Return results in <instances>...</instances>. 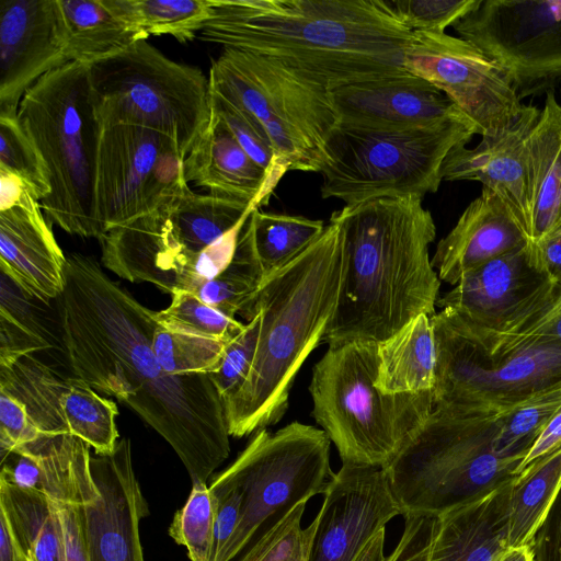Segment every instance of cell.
I'll return each instance as SVG.
<instances>
[{"instance_id": "obj_45", "label": "cell", "mask_w": 561, "mask_h": 561, "mask_svg": "<svg viewBox=\"0 0 561 561\" xmlns=\"http://www.w3.org/2000/svg\"><path fill=\"white\" fill-rule=\"evenodd\" d=\"M495 332L518 342L561 345V290Z\"/></svg>"}, {"instance_id": "obj_37", "label": "cell", "mask_w": 561, "mask_h": 561, "mask_svg": "<svg viewBox=\"0 0 561 561\" xmlns=\"http://www.w3.org/2000/svg\"><path fill=\"white\" fill-rule=\"evenodd\" d=\"M247 222V221H245ZM265 278L245 224L241 230L233 259L214 279L196 289L205 304L236 317L257 291Z\"/></svg>"}, {"instance_id": "obj_14", "label": "cell", "mask_w": 561, "mask_h": 561, "mask_svg": "<svg viewBox=\"0 0 561 561\" xmlns=\"http://www.w3.org/2000/svg\"><path fill=\"white\" fill-rule=\"evenodd\" d=\"M183 160L176 142L161 131L135 124L100 125L93 191L99 239L188 184Z\"/></svg>"}, {"instance_id": "obj_58", "label": "cell", "mask_w": 561, "mask_h": 561, "mask_svg": "<svg viewBox=\"0 0 561 561\" xmlns=\"http://www.w3.org/2000/svg\"><path fill=\"white\" fill-rule=\"evenodd\" d=\"M26 561H36V560L27 556V560Z\"/></svg>"}, {"instance_id": "obj_41", "label": "cell", "mask_w": 561, "mask_h": 561, "mask_svg": "<svg viewBox=\"0 0 561 561\" xmlns=\"http://www.w3.org/2000/svg\"><path fill=\"white\" fill-rule=\"evenodd\" d=\"M216 515L217 500L208 483H192L185 504L169 527L170 537L186 548L191 561H208Z\"/></svg>"}, {"instance_id": "obj_24", "label": "cell", "mask_w": 561, "mask_h": 561, "mask_svg": "<svg viewBox=\"0 0 561 561\" xmlns=\"http://www.w3.org/2000/svg\"><path fill=\"white\" fill-rule=\"evenodd\" d=\"M26 447L38 459L43 491L58 523L61 561H90L85 508L98 492L90 468L91 447L72 435L44 437Z\"/></svg>"}, {"instance_id": "obj_16", "label": "cell", "mask_w": 561, "mask_h": 561, "mask_svg": "<svg viewBox=\"0 0 561 561\" xmlns=\"http://www.w3.org/2000/svg\"><path fill=\"white\" fill-rule=\"evenodd\" d=\"M404 68L443 92L476 126L478 135L507 128L524 104L506 70L472 43L438 32H413Z\"/></svg>"}, {"instance_id": "obj_54", "label": "cell", "mask_w": 561, "mask_h": 561, "mask_svg": "<svg viewBox=\"0 0 561 561\" xmlns=\"http://www.w3.org/2000/svg\"><path fill=\"white\" fill-rule=\"evenodd\" d=\"M533 247L541 266L552 279L556 288L561 290V228Z\"/></svg>"}, {"instance_id": "obj_50", "label": "cell", "mask_w": 561, "mask_h": 561, "mask_svg": "<svg viewBox=\"0 0 561 561\" xmlns=\"http://www.w3.org/2000/svg\"><path fill=\"white\" fill-rule=\"evenodd\" d=\"M51 345L13 319L0 311V366H10L19 359Z\"/></svg>"}, {"instance_id": "obj_32", "label": "cell", "mask_w": 561, "mask_h": 561, "mask_svg": "<svg viewBox=\"0 0 561 561\" xmlns=\"http://www.w3.org/2000/svg\"><path fill=\"white\" fill-rule=\"evenodd\" d=\"M0 513L28 557L36 561H61L58 523L44 491L0 477Z\"/></svg>"}, {"instance_id": "obj_15", "label": "cell", "mask_w": 561, "mask_h": 561, "mask_svg": "<svg viewBox=\"0 0 561 561\" xmlns=\"http://www.w3.org/2000/svg\"><path fill=\"white\" fill-rule=\"evenodd\" d=\"M453 27L506 70L520 100L561 87V0H481Z\"/></svg>"}, {"instance_id": "obj_4", "label": "cell", "mask_w": 561, "mask_h": 561, "mask_svg": "<svg viewBox=\"0 0 561 561\" xmlns=\"http://www.w3.org/2000/svg\"><path fill=\"white\" fill-rule=\"evenodd\" d=\"M343 236L331 216L300 254L264 278L239 316H260L251 370L224 401L229 435L241 438L278 422L300 367L324 339L342 278Z\"/></svg>"}, {"instance_id": "obj_18", "label": "cell", "mask_w": 561, "mask_h": 561, "mask_svg": "<svg viewBox=\"0 0 561 561\" xmlns=\"http://www.w3.org/2000/svg\"><path fill=\"white\" fill-rule=\"evenodd\" d=\"M322 506L304 529L306 561H355L397 515H403L385 468L343 463Z\"/></svg>"}, {"instance_id": "obj_22", "label": "cell", "mask_w": 561, "mask_h": 561, "mask_svg": "<svg viewBox=\"0 0 561 561\" xmlns=\"http://www.w3.org/2000/svg\"><path fill=\"white\" fill-rule=\"evenodd\" d=\"M540 110L524 105L515 121L495 136H482L473 148L458 145L442 170L445 181H477L507 207L529 240L530 195L528 139Z\"/></svg>"}, {"instance_id": "obj_7", "label": "cell", "mask_w": 561, "mask_h": 561, "mask_svg": "<svg viewBox=\"0 0 561 561\" xmlns=\"http://www.w3.org/2000/svg\"><path fill=\"white\" fill-rule=\"evenodd\" d=\"M19 122L44 159L50 195L46 219L67 233L96 238L93 191L100 124L88 65L68 62L39 78L22 96Z\"/></svg>"}, {"instance_id": "obj_13", "label": "cell", "mask_w": 561, "mask_h": 561, "mask_svg": "<svg viewBox=\"0 0 561 561\" xmlns=\"http://www.w3.org/2000/svg\"><path fill=\"white\" fill-rule=\"evenodd\" d=\"M217 240L194 204L176 194L99 239L105 268L128 282H148L170 295L175 290L195 293L209 280L203 251Z\"/></svg>"}, {"instance_id": "obj_19", "label": "cell", "mask_w": 561, "mask_h": 561, "mask_svg": "<svg viewBox=\"0 0 561 561\" xmlns=\"http://www.w3.org/2000/svg\"><path fill=\"white\" fill-rule=\"evenodd\" d=\"M552 279L530 242L463 274L436 306L497 331L554 295Z\"/></svg>"}, {"instance_id": "obj_53", "label": "cell", "mask_w": 561, "mask_h": 561, "mask_svg": "<svg viewBox=\"0 0 561 561\" xmlns=\"http://www.w3.org/2000/svg\"><path fill=\"white\" fill-rule=\"evenodd\" d=\"M0 210L39 203L30 186L21 178L3 169H0Z\"/></svg>"}, {"instance_id": "obj_8", "label": "cell", "mask_w": 561, "mask_h": 561, "mask_svg": "<svg viewBox=\"0 0 561 561\" xmlns=\"http://www.w3.org/2000/svg\"><path fill=\"white\" fill-rule=\"evenodd\" d=\"M436 367L434 409L504 411L561 382V345L518 342L449 308L431 317Z\"/></svg>"}, {"instance_id": "obj_12", "label": "cell", "mask_w": 561, "mask_h": 561, "mask_svg": "<svg viewBox=\"0 0 561 561\" xmlns=\"http://www.w3.org/2000/svg\"><path fill=\"white\" fill-rule=\"evenodd\" d=\"M100 125L135 124L161 131L190 153L210 121L208 78L140 39L88 65Z\"/></svg>"}, {"instance_id": "obj_51", "label": "cell", "mask_w": 561, "mask_h": 561, "mask_svg": "<svg viewBox=\"0 0 561 561\" xmlns=\"http://www.w3.org/2000/svg\"><path fill=\"white\" fill-rule=\"evenodd\" d=\"M531 546L535 561H561V488L537 529Z\"/></svg>"}, {"instance_id": "obj_25", "label": "cell", "mask_w": 561, "mask_h": 561, "mask_svg": "<svg viewBox=\"0 0 561 561\" xmlns=\"http://www.w3.org/2000/svg\"><path fill=\"white\" fill-rule=\"evenodd\" d=\"M67 255L58 245L41 204L0 210V272L42 301L66 287Z\"/></svg>"}, {"instance_id": "obj_11", "label": "cell", "mask_w": 561, "mask_h": 561, "mask_svg": "<svg viewBox=\"0 0 561 561\" xmlns=\"http://www.w3.org/2000/svg\"><path fill=\"white\" fill-rule=\"evenodd\" d=\"M478 135L470 121L415 128H366L340 124L321 170L322 198L345 205L389 196L436 193L443 164L458 145Z\"/></svg>"}, {"instance_id": "obj_6", "label": "cell", "mask_w": 561, "mask_h": 561, "mask_svg": "<svg viewBox=\"0 0 561 561\" xmlns=\"http://www.w3.org/2000/svg\"><path fill=\"white\" fill-rule=\"evenodd\" d=\"M501 412L432 411L385 467L403 516H439L516 478L520 460L494 449Z\"/></svg>"}, {"instance_id": "obj_35", "label": "cell", "mask_w": 561, "mask_h": 561, "mask_svg": "<svg viewBox=\"0 0 561 561\" xmlns=\"http://www.w3.org/2000/svg\"><path fill=\"white\" fill-rule=\"evenodd\" d=\"M265 277L300 254L325 225L302 216L252 210L245 222Z\"/></svg>"}, {"instance_id": "obj_21", "label": "cell", "mask_w": 561, "mask_h": 561, "mask_svg": "<svg viewBox=\"0 0 561 561\" xmlns=\"http://www.w3.org/2000/svg\"><path fill=\"white\" fill-rule=\"evenodd\" d=\"M68 62L58 0L0 2V112H18L39 78Z\"/></svg>"}, {"instance_id": "obj_42", "label": "cell", "mask_w": 561, "mask_h": 561, "mask_svg": "<svg viewBox=\"0 0 561 561\" xmlns=\"http://www.w3.org/2000/svg\"><path fill=\"white\" fill-rule=\"evenodd\" d=\"M210 110L228 127L242 149L278 184L287 169L278 160L271 139L247 112L209 89Z\"/></svg>"}, {"instance_id": "obj_44", "label": "cell", "mask_w": 561, "mask_h": 561, "mask_svg": "<svg viewBox=\"0 0 561 561\" xmlns=\"http://www.w3.org/2000/svg\"><path fill=\"white\" fill-rule=\"evenodd\" d=\"M481 0H390L396 13L412 32L444 33L473 11Z\"/></svg>"}, {"instance_id": "obj_10", "label": "cell", "mask_w": 561, "mask_h": 561, "mask_svg": "<svg viewBox=\"0 0 561 561\" xmlns=\"http://www.w3.org/2000/svg\"><path fill=\"white\" fill-rule=\"evenodd\" d=\"M331 440L312 425L291 422L255 432L221 473L241 493L237 527L217 561H244L301 503L323 494L334 472Z\"/></svg>"}, {"instance_id": "obj_27", "label": "cell", "mask_w": 561, "mask_h": 561, "mask_svg": "<svg viewBox=\"0 0 561 561\" xmlns=\"http://www.w3.org/2000/svg\"><path fill=\"white\" fill-rule=\"evenodd\" d=\"M183 173L187 183L253 208L266 205L277 186L211 110L206 130L183 160Z\"/></svg>"}, {"instance_id": "obj_34", "label": "cell", "mask_w": 561, "mask_h": 561, "mask_svg": "<svg viewBox=\"0 0 561 561\" xmlns=\"http://www.w3.org/2000/svg\"><path fill=\"white\" fill-rule=\"evenodd\" d=\"M134 31L170 35L187 43L201 33L210 16V0H102Z\"/></svg>"}, {"instance_id": "obj_39", "label": "cell", "mask_w": 561, "mask_h": 561, "mask_svg": "<svg viewBox=\"0 0 561 561\" xmlns=\"http://www.w3.org/2000/svg\"><path fill=\"white\" fill-rule=\"evenodd\" d=\"M158 323L169 330L229 342L244 328L236 317L202 301L195 294L175 290L171 304L156 311Z\"/></svg>"}, {"instance_id": "obj_26", "label": "cell", "mask_w": 561, "mask_h": 561, "mask_svg": "<svg viewBox=\"0 0 561 561\" xmlns=\"http://www.w3.org/2000/svg\"><path fill=\"white\" fill-rule=\"evenodd\" d=\"M529 242L504 203L482 187L432 259L438 277L456 285L463 274Z\"/></svg>"}, {"instance_id": "obj_30", "label": "cell", "mask_w": 561, "mask_h": 561, "mask_svg": "<svg viewBox=\"0 0 561 561\" xmlns=\"http://www.w3.org/2000/svg\"><path fill=\"white\" fill-rule=\"evenodd\" d=\"M436 350L431 317L421 313L378 343L375 386L383 394L433 393Z\"/></svg>"}, {"instance_id": "obj_38", "label": "cell", "mask_w": 561, "mask_h": 561, "mask_svg": "<svg viewBox=\"0 0 561 561\" xmlns=\"http://www.w3.org/2000/svg\"><path fill=\"white\" fill-rule=\"evenodd\" d=\"M228 342L165 329L158 324L152 350L161 367L171 375H209L220 364Z\"/></svg>"}, {"instance_id": "obj_28", "label": "cell", "mask_w": 561, "mask_h": 561, "mask_svg": "<svg viewBox=\"0 0 561 561\" xmlns=\"http://www.w3.org/2000/svg\"><path fill=\"white\" fill-rule=\"evenodd\" d=\"M513 481L437 516L430 561H497L510 548Z\"/></svg>"}, {"instance_id": "obj_31", "label": "cell", "mask_w": 561, "mask_h": 561, "mask_svg": "<svg viewBox=\"0 0 561 561\" xmlns=\"http://www.w3.org/2000/svg\"><path fill=\"white\" fill-rule=\"evenodd\" d=\"M69 62L90 65L148 37L119 20L102 0H58Z\"/></svg>"}, {"instance_id": "obj_17", "label": "cell", "mask_w": 561, "mask_h": 561, "mask_svg": "<svg viewBox=\"0 0 561 561\" xmlns=\"http://www.w3.org/2000/svg\"><path fill=\"white\" fill-rule=\"evenodd\" d=\"M0 389L24 404L43 437L72 435L93 448L95 455L113 453L119 440L116 403L34 354L0 366Z\"/></svg>"}, {"instance_id": "obj_5", "label": "cell", "mask_w": 561, "mask_h": 561, "mask_svg": "<svg viewBox=\"0 0 561 561\" xmlns=\"http://www.w3.org/2000/svg\"><path fill=\"white\" fill-rule=\"evenodd\" d=\"M378 343L331 345L312 369V416L342 463L387 467L434 410L433 393L383 394Z\"/></svg>"}, {"instance_id": "obj_52", "label": "cell", "mask_w": 561, "mask_h": 561, "mask_svg": "<svg viewBox=\"0 0 561 561\" xmlns=\"http://www.w3.org/2000/svg\"><path fill=\"white\" fill-rule=\"evenodd\" d=\"M561 447V407L546 425L531 448L519 463L516 474Z\"/></svg>"}, {"instance_id": "obj_2", "label": "cell", "mask_w": 561, "mask_h": 561, "mask_svg": "<svg viewBox=\"0 0 561 561\" xmlns=\"http://www.w3.org/2000/svg\"><path fill=\"white\" fill-rule=\"evenodd\" d=\"M199 38L280 61L330 90L410 75L390 0H210Z\"/></svg>"}, {"instance_id": "obj_9", "label": "cell", "mask_w": 561, "mask_h": 561, "mask_svg": "<svg viewBox=\"0 0 561 561\" xmlns=\"http://www.w3.org/2000/svg\"><path fill=\"white\" fill-rule=\"evenodd\" d=\"M209 89L255 118L287 171L321 172L340 125L331 90L278 60L224 48Z\"/></svg>"}, {"instance_id": "obj_57", "label": "cell", "mask_w": 561, "mask_h": 561, "mask_svg": "<svg viewBox=\"0 0 561 561\" xmlns=\"http://www.w3.org/2000/svg\"><path fill=\"white\" fill-rule=\"evenodd\" d=\"M497 561H535L533 546L510 547Z\"/></svg>"}, {"instance_id": "obj_59", "label": "cell", "mask_w": 561, "mask_h": 561, "mask_svg": "<svg viewBox=\"0 0 561 561\" xmlns=\"http://www.w3.org/2000/svg\"><path fill=\"white\" fill-rule=\"evenodd\" d=\"M560 105H561V87H560Z\"/></svg>"}, {"instance_id": "obj_1", "label": "cell", "mask_w": 561, "mask_h": 561, "mask_svg": "<svg viewBox=\"0 0 561 561\" xmlns=\"http://www.w3.org/2000/svg\"><path fill=\"white\" fill-rule=\"evenodd\" d=\"M55 301L72 375L135 411L172 447L192 483H208L230 454L224 401L209 375L161 367L151 344L156 311L91 255H67L66 287Z\"/></svg>"}, {"instance_id": "obj_49", "label": "cell", "mask_w": 561, "mask_h": 561, "mask_svg": "<svg viewBox=\"0 0 561 561\" xmlns=\"http://www.w3.org/2000/svg\"><path fill=\"white\" fill-rule=\"evenodd\" d=\"M404 518L397 547L382 561H430L437 516L410 514Z\"/></svg>"}, {"instance_id": "obj_40", "label": "cell", "mask_w": 561, "mask_h": 561, "mask_svg": "<svg viewBox=\"0 0 561 561\" xmlns=\"http://www.w3.org/2000/svg\"><path fill=\"white\" fill-rule=\"evenodd\" d=\"M0 169L21 178L39 203L51 193L47 165L22 128L18 112H0Z\"/></svg>"}, {"instance_id": "obj_47", "label": "cell", "mask_w": 561, "mask_h": 561, "mask_svg": "<svg viewBox=\"0 0 561 561\" xmlns=\"http://www.w3.org/2000/svg\"><path fill=\"white\" fill-rule=\"evenodd\" d=\"M209 480V490L217 500V515L208 561H217L237 527L241 507V493L239 488L221 472Z\"/></svg>"}, {"instance_id": "obj_46", "label": "cell", "mask_w": 561, "mask_h": 561, "mask_svg": "<svg viewBox=\"0 0 561 561\" xmlns=\"http://www.w3.org/2000/svg\"><path fill=\"white\" fill-rule=\"evenodd\" d=\"M305 507L306 503L296 506L244 561H306L305 535L300 526Z\"/></svg>"}, {"instance_id": "obj_56", "label": "cell", "mask_w": 561, "mask_h": 561, "mask_svg": "<svg viewBox=\"0 0 561 561\" xmlns=\"http://www.w3.org/2000/svg\"><path fill=\"white\" fill-rule=\"evenodd\" d=\"M386 528L380 530L363 549L355 561H382Z\"/></svg>"}, {"instance_id": "obj_20", "label": "cell", "mask_w": 561, "mask_h": 561, "mask_svg": "<svg viewBox=\"0 0 561 561\" xmlns=\"http://www.w3.org/2000/svg\"><path fill=\"white\" fill-rule=\"evenodd\" d=\"M98 492L87 503L85 537L90 561H145L140 520L149 505L136 478L131 446L121 438L113 453L91 456Z\"/></svg>"}, {"instance_id": "obj_55", "label": "cell", "mask_w": 561, "mask_h": 561, "mask_svg": "<svg viewBox=\"0 0 561 561\" xmlns=\"http://www.w3.org/2000/svg\"><path fill=\"white\" fill-rule=\"evenodd\" d=\"M27 554L18 542L5 516L0 513V561H26Z\"/></svg>"}, {"instance_id": "obj_48", "label": "cell", "mask_w": 561, "mask_h": 561, "mask_svg": "<svg viewBox=\"0 0 561 561\" xmlns=\"http://www.w3.org/2000/svg\"><path fill=\"white\" fill-rule=\"evenodd\" d=\"M44 438L31 421L24 404L0 389L1 455L32 445Z\"/></svg>"}, {"instance_id": "obj_3", "label": "cell", "mask_w": 561, "mask_h": 561, "mask_svg": "<svg viewBox=\"0 0 561 561\" xmlns=\"http://www.w3.org/2000/svg\"><path fill=\"white\" fill-rule=\"evenodd\" d=\"M415 195L345 205L339 298L323 341L382 342L421 313L435 314L440 279L430 257L433 216Z\"/></svg>"}, {"instance_id": "obj_29", "label": "cell", "mask_w": 561, "mask_h": 561, "mask_svg": "<svg viewBox=\"0 0 561 561\" xmlns=\"http://www.w3.org/2000/svg\"><path fill=\"white\" fill-rule=\"evenodd\" d=\"M545 95L528 139L533 244L561 228V105L553 90Z\"/></svg>"}, {"instance_id": "obj_36", "label": "cell", "mask_w": 561, "mask_h": 561, "mask_svg": "<svg viewBox=\"0 0 561 561\" xmlns=\"http://www.w3.org/2000/svg\"><path fill=\"white\" fill-rule=\"evenodd\" d=\"M561 407V382L502 411L497 417L495 453L522 460Z\"/></svg>"}, {"instance_id": "obj_23", "label": "cell", "mask_w": 561, "mask_h": 561, "mask_svg": "<svg viewBox=\"0 0 561 561\" xmlns=\"http://www.w3.org/2000/svg\"><path fill=\"white\" fill-rule=\"evenodd\" d=\"M340 124L366 128L430 127L469 118L443 92L413 75L331 90Z\"/></svg>"}, {"instance_id": "obj_43", "label": "cell", "mask_w": 561, "mask_h": 561, "mask_svg": "<svg viewBox=\"0 0 561 561\" xmlns=\"http://www.w3.org/2000/svg\"><path fill=\"white\" fill-rule=\"evenodd\" d=\"M260 334V316L254 314L242 331L230 340L219 367L209 377L222 401L236 393L245 381L254 362Z\"/></svg>"}, {"instance_id": "obj_33", "label": "cell", "mask_w": 561, "mask_h": 561, "mask_svg": "<svg viewBox=\"0 0 561 561\" xmlns=\"http://www.w3.org/2000/svg\"><path fill=\"white\" fill-rule=\"evenodd\" d=\"M560 488L561 447L516 476L510 500V547L533 545L535 534Z\"/></svg>"}]
</instances>
